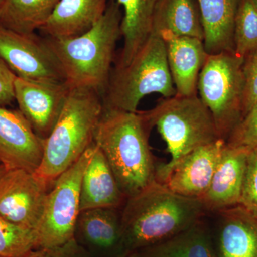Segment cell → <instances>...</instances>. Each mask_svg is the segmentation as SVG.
Wrapping results in <instances>:
<instances>
[{
    "instance_id": "1",
    "label": "cell",
    "mask_w": 257,
    "mask_h": 257,
    "mask_svg": "<svg viewBox=\"0 0 257 257\" xmlns=\"http://www.w3.org/2000/svg\"><path fill=\"white\" fill-rule=\"evenodd\" d=\"M199 199L182 197L154 182L126 199L121 209L125 256L163 242L202 220Z\"/></svg>"
},
{
    "instance_id": "2",
    "label": "cell",
    "mask_w": 257,
    "mask_h": 257,
    "mask_svg": "<svg viewBox=\"0 0 257 257\" xmlns=\"http://www.w3.org/2000/svg\"><path fill=\"white\" fill-rule=\"evenodd\" d=\"M152 127L142 113L104 107L94 143L105 156L126 199L156 181L157 166L150 145Z\"/></svg>"
},
{
    "instance_id": "3",
    "label": "cell",
    "mask_w": 257,
    "mask_h": 257,
    "mask_svg": "<svg viewBox=\"0 0 257 257\" xmlns=\"http://www.w3.org/2000/svg\"><path fill=\"white\" fill-rule=\"evenodd\" d=\"M123 12L115 0L89 30L77 36L47 40L70 89H88L103 94L109 82L115 48L121 37Z\"/></svg>"
},
{
    "instance_id": "4",
    "label": "cell",
    "mask_w": 257,
    "mask_h": 257,
    "mask_svg": "<svg viewBox=\"0 0 257 257\" xmlns=\"http://www.w3.org/2000/svg\"><path fill=\"white\" fill-rule=\"evenodd\" d=\"M104 111L100 93L88 89H70L60 117L44 140L41 163L34 172L50 188L94 143Z\"/></svg>"
},
{
    "instance_id": "5",
    "label": "cell",
    "mask_w": 257,
    "mask_h": 257,
    "mask_svg": "<svg viewBox=\"0 0 257 257\" xmlns=\"http://www.w3.org/2000/svg\"><path fill=\"white\" fill-rule=\"evenodd\" d=\"M141 111L150 126H156L171 155L167 163L157 166V182L186 155L220 139L210 111L198 94L163 98L155 107Z\"/></svg>"
},
{
    "instance_id": "6",
    "label": "cell",
    "mask_w": 257,
    "mask_h": 257,
    "mask_svg": "<svg viewBox=\"0 0 257 257\" xmlns=\"http://www.w3.org/2000/svg\"><path fill=\"white\" fill-rule=\"evenodd\" d=\"M164 98L176 95L163 39L151 34L127 65L112 68L102 94L106 109L136 112L149 94Z\"/></svg>"
},
{
    "instance_id": "7",
    "label": "cell",
    "mask_w": 257,
    "mask_h": 257,
    "mask_svg": "<svg viewBox=\"0 0 257 257\" xmlns=\"http://www.w3.org/2000/svg\"><path fill=\"white\" fill-rule=\"evenodd\" d=\"M243 62L234 52L208 55L198 79V96L224 141L243 117Z\"/></svg>"
},
{
    "instance_id": "8",
    "label": "cell",
    "mask_w": 257,
    "mask_h": 257,
    "mask_svg": "<svg viewBox=\"0 0 257 257\" xmlns=\"http://www.w3.org/2000/svg\"><path fill=\"white\" fill-rule=\"evenodd\" d=\"M95 147L94 143L52 185L47 194L41 220L35 230L37 249L50 251L74 239L76 222L80 213L82 177Z\"/></svg>"
},
{
    "instance_id": "9",
    "label": "cell",
    "mask_w": 257,
    "mask_h": 257,
    "mask_svg": "<svg viewBox=\"0 0 257 257\" xmlns=\"http://www.w3.org/2000/svg\"><path fill=\"white\" fill-rule=\"evenodd\" d=\"M0 57L19 78L64 82L60 64L47 42L34 33H22L0 23Z\"/></svg>"
},
{
    "instance_id": "10",
    "label": "cell",
    "mask_w": 257,
    "mask_h": 257,
    "mask_svg": "<svg viewBox=\"0 0 257 257\" xmlns=\"http://www.w3.org/2000/svg\"><path fill=\"white\" fill-rule=\"evenodd\" d=\"M50 190L34 172L7 170L0 177V215L13 224L35 231Z\"/></svg>"
},
{
    "instance_id": "11",
    "label": "cell",
    "mask_w": 257,
    "mask_h": 257,
    "mask_svg": "<svg viewBox=\"0 0 257 257\" xmlns=\"http://www.w3.org/2000/svg\"><path fill=\"white\" fill-rule=\"evenodd\" d=\"M70 87L65 82H39L17 77L15 101L34 132L42 140L48 138L60 117Z\"/></svg>"
},
{
    "instance_id": "12",
    "label": "cell",
    "mask_w": 257,
    "mask_h": 257,
    "mask_svg": "<svg viewBox=\"0 0 257 257\" xmlns=\"http://www.w3.org/2000/svg\"><path fill=\"white\" fill-rule=\"evenodd\" d=\"M44 140L20 110L0 106V163L7 170L35 172L41 163Z\"/></svg>"
},
{
    "instance_id": "13",
    "label": "cell",
    "mask_w": 257,
    "mask_h": 257,
    "mask_svg": "<svg viewBox=\"0 0 257 257\" xmlns=\"http://www.w3.org/2000/svg\"><path fill=\"white\" fill-rule=\"evenodd\" d=\"M224 140L199 147L177 162L160 182L171 192L200 200L207 192L221 154Z\"/></svg>"
},
{
    "instance_id": "14",
    "label": "cell",
    "mask_w": 257,
    "mask_h": 257,
    "mask_svg": "<svg viewBox=\"0 0 257 257\" xmlns=\"http://www.w3.org/2000/svg\"><path fill=\"white\" fill-rule=\"evenodd\" d=\"M74 239L92 257H124L121 209L97 208L80 211Z\"/></svg>"
},
{
    "instance_id": "15",
    "label": "cell",
    "mask_w": 257,
    "mask_h": 257,
    "mask_svg": "<svg viewBox=\"0 0 257 257\" xmlns=\"http://www.w3.org/2000/svg\"><path fill=\"white\" fill-rule=\"evenodd\" d=\"M248 150L226 143L210 185L200 199L206 212L217 213L240 204Z\"/></svg>"
},
{
    "instance_id": "16",
    "label": "cell",
    "mask_w": 257,
    "mask_h": 257,
    "mask_svg": "<svg viewBox=\"0 0 257 257\" xmlns=\"http://www.w3.org/2000/svg\"><path fill=\"white\" fill-rule=\"evenodd\" d=\"M167 63L176 89V95H197L199 74L208 57L204 42L195 37L177 36L162 32Z\"/></svg>"
},
{
    "instance_id": "17",
    "label": "cell",
    "mask_w": 257,
    "mask_h": 257,
    "mask_svg": "<svg viewBox=\"0 0 257 257\" xmlns=\"http://www.w3.org/2000/svg\"><path fill=\"white\" fill-rule=\"evenodd\" d=\"M218 257H257V216L241 204L219 212Z\"/></svg>"
},
{
    "instance_id": "18",
    "label": "cell",
    "mask_w": 257,
    "mask_h": 257,
    "mask_svg": "<svg viewBox=\"0 0 257 257\" xmlns=\"http://www.w3.org/2000/svg\"><path fill=\"white\" fill-rule=\"evenodd\" d=\"M126 200L105 156L96 145L82 177L80 211L97 208L121 209Z\"/></svg>"
},
{
    "instance_id": "19",
    "label": "cell",
    "mask_w": 257,
    "mask_h": 257,
    "mask_svg": "<svg viewBox=\"0 0 257 257\" xmlns=\"http://www.w3.org/2000/svg\"><path fill=\"white\" fill-rule=\"evenodd\" d=\"M108 3V0H60L40 30L49 38L82 35L100 20Z\"/></svg>"
},
{
    "instance_id": "20",
    "label": "cell",
    "mask_w": 257,
    "mask_h": 257,
    "mask_svg": "<svg viewBox=\"0 0 257 257\" xmlns=\"http://www.w3.org/2000/svg\"><path fill=\"white\" fill-rule=\"evenodd\" d=\"M208 55L234 52L235 18L240 0H197Z\"/></svg>"
},
{
    "instance_id": "21",
    "label": "cell",
    "mask_w": 257,
    "mask_h": 257,
    "mask_svg": "<svg viewBox=\"0 0 257 257\" xmlns=\"http://www.w3.org/2000/svg\"><path fill=\"white\" fill-rule=\"evenodd\" d=\"M121 7V23L123 46L115 64L116 67L127 65L134 56L151 35L152 20L160 0H115Z\"/></svg>"
},
{
    "instance_id": "22",
    "label": "cell",
    "mask_w": 257,
    "mask_h": 257,
    "mask_svg": "<svg viewBox=\"0 0 257 257\" xmlns=\"http://www.w3.org/2000/svg\"><path fill=\"white\" fill-rule=\"evenodd\" d=\"M162 32L204 40L197 0H160L152 20V34Z\"/></svg>"
},
{
    "instance_id": "23",
    "label": "cell",
    "mask_w": 257,
    "mask_h": 257,
    "mask_svg": "<svg viewBox=\"0 0 257 257\" xmlns=\"http://www.w3.org/2000/svg\"><path fill=\"white\" fill-rule=\"evenodd\" d=\"M135 253L142 257H218L202 219L170 239Z\"/></svg>"
},
{
    "instance_id": "24",
    "label": "cell",
    "mask_w": 257,
    "mask_h": 257,
    "mask_svg": "<svg viewBox=\"0 0 257 257\" xmlns=\"http://www.w3.org/2000/svg\"><path fill=\"white\" fill-rule=\"evenodd\" d=\"M60 0H5L0 23L22 33L40 30L50 18Z\"/></svg>"
},
{
    "instance_id": "25",
    "label": "cell",
    "mask_w": 257,
    "mask_h": 257,
    "mask_svg": "<svg viewBox=\"0 0 257 257\" xmlns=\"http://www.w3.org/2000/svg\"><path fill=\"white\" fill-rule=\"evenodd\" d=\"M257 51V0H240L235 18L234 52L244 59Z\"/></svg>"
},
{
    "instance_id": "26",
    "label": "cell",
    "mask_w": 257,
    "mask_h": 257,
    "mask_svg": "<svg viewBox=\"0 0 257 257\" xmlns=\"http://www.w3.org/2000/svg\"><path fill=\"white\" fill-rule=\"evenodd\" d=\"M37 248L36 232L0 215V257H25Z\"/></svg>"
},
{
    "instance_id": "27",
    "label": "cell",
    "mask_w": 257,
    "mask_h": 257,
    "mask_svg": "<svg viewBox=\"0 0 257 257\" xmlns=\"http://www.w3.org/2000/svg\"><path fill=\"white\" fill-rule=\"evenodd\" d=\"M234 147L250 149L257 145V102L236 125L226 141Z\"/></svg>"
},
{
    "instance_id": "28",
    "label": "cell",
    "mask_w": 257,
    "mask_h": 257,
    "mask_svg": "<svg viewBox=\"0 0 257 257\" xmlns=\"http://www.w3.org/2000/svg\"><path fill=\"white\" fill-rule=\"evenodd\" d=\"M240 204L257 215V145L248 152Z\"/></svg>"
},
{
    "instance_id": "29",
    "label": "cell",
    "mask_w": 257,
    "mask_h": 257,
    "mask_svg": "<svg viewBox=\"0 0 257 257\" xmlns=\"http://www.w3.org/2000/svg\"><path fill=\"white\" fill-rule=\"evenodd\" d=\"M243 117L257 102V51L243 59ZM242 117V118H243Z\"/></svg>"
},
{
    "instance_id": "30",
    "label": "cell",
    "mask_w": 257,
    "mask_h": 257,
    "mask_svg": "<svg viewBox=\"0 0 257 257\" xmlns=\"http://www.w3.org/2000/svg\"><path fill=\"white\" fill-rule=\"evenodd\" d=\"M16 77L17 76L0 57V106L10 105L15 100Z\"/></svg>"
},
{
    "instance_id": "31",
    "label": "cell",
    "mask_w": 257,
    "mask_h": 257,
    "mask_svg": "<svg viewBox=\"0 0 257 257\" xmlns=\"http://www.w3.org/2000/svg\"><path fill=\"white\" fill-rule=\"evenodd\" d=\"M49 252L51 257H92L74 239Z\"/></svg>"
},
{
    "instance_id": "32",
    "label": "cell",
    "mask_w": 257,
    "mask_h": 257,
    "mask_svg": "<svg viewBox=\"0 0 257 257\" xmlns=\"http://www.w3.org/2000/svg\"><path fill=\"white\" fill-rule=\"evenodd\" d=\"M25 257H51L50 252L47 250L42 249V248H38L32 251L31 252L28 253Z\"/></svg>"
},
{
    "instance_id": "33",
    "label": "cell",
    "mask_w": 257,
    "mask_h": 257,
    "mask_svg": "<svg viewBox=\"0 0 257 257\" xmlns=\"http://www.w3.org/2000/svg\"><path fill=\"white\" fill-rule=\"evenodd\" d=\"M6 171L7 170L6 168H5V166L3 165V164L0 163V177L4 175L5 172H6Z\"/></svg>"
},
{
    "instance_id": "34",
    "label": "cell",
    "mask_w": 257,
    "mask_h": 257,
    "mask_svg": "<svg viewBox=\"0 0 257 257\" xmlns=\"http://www.w3.org/2000/svg\"><path fill=\"white\" fill-rule=\"evenodd\" d=\"M124 257H142L140 255H138L137 253H130V254L126 255Z\"/></svg>"
},
{
    "instance_id": "35",
    "label": "cell",
    "mask_w": 257,
    "mask_h": 257,
    "mask_svg": "<svg viewBox=\"0 0 257 257\" xmlns=\"http://www.w3.org/2000/svg\"><path fill=\"white\" fill-rule=\"evenodd\" d=\"M5 0H0V10L2 9V7H3V3H4Z\"/></svg>"
},
{
    "instance_id": "36",
    "label": "cell",
    "mask_w": 257,
    "mask_h": 257,
    "mask_svg": "<svg viewBox=\"0 0 257 257\" xmlns=\"http://www.w3.org/2000/svg\"><path fill=\"white\" fill-rule=\"evenodd\" d=\"M256 216H257V215H256Z\"/></svg>"
}]
</instances>
